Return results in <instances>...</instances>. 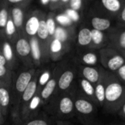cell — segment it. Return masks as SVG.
<instances>
[{
	"label": "cell",
	"instance_id": "6da1fadb",
	"mask_svg": "<svg viewBox=\"0 0 125 125\" xmlns=\"http://www.w3.org/2000/svg\"><path fill=\"white\" fill-rule=\"evenodd\" d=\"M125 103V86L114 73L109 72L103 108L107 113L118 114Z\"/></svg>",
	"mask_w": 125,
	"mask_h": 125
},
{
	"label": "cell",
	"instance_id": "7a4b0ae2",
	"mask_svg": "<svg viewBox=\"0 0 125 125\" xmlns=\"http://www.w3.org/2000/svg\"><path fill=\"white\" fill-rule=\"evenodd\" d=\"M76 89L54 95L49 103L46 105L48 112L59 120L73 118L75 114L74 94Z\"/></svg>",
	"mask_w": 125,
	"mask_h": 125
},
{
	"label": "cell",
	"instance_id": "3957f363",
	"mask_svg": "<svg viewBox=\"0 0 125 125\" xmlns=\"http://www.w3.org/2000/svg\"><path fill=\"white\" fill-rule=\"evenodd\" d=\"M37 70L34 68H26L21 70L17 76L15 77L12 87L10 90L11 94V103L13 107H21V100L22 95L34 75H35Z\"/></svg>",
	"mask_w": 125,
	"mask_h": 125
},
{
	"label": "cell",
	"instance_id": "277c9868",
	"mask_svg": "<svg viewBox=\"0 0 125 125\" xmlns=\"http://www.w3.org/2000/svg\"><path fill=\"white\" fill-rule=\"evenodd\" d=\"M100 62L103 67L108 72L116 73L125 64V58L117 50L112 48H105L99 51Z\"/></svg>",
	"mask_w": 125,
	"mask_h": 125
},
{
	"label": "cell",
	"instance_id": "5b68a950",
	"mask_svg": "<svg viewBox=\"0 0 125 125\" xmlns=\"http://www.w3.org/2000/svg\"><path fill=\"white\" fill-rule=\"evenodd\" d=\"M14 49L18 59L26 68H34L29 39L23 34H19L14 43ZM35 68V67H34Z\"/></svg>",
	"mask_w": 125,
	"mask_h": 125
},
{
	"label": "cell",
	"instance_id": "8992f818",
	"mask_svg": "<svg viewBox=\"0 0 125 125\" xmlns=\"http://www.w3.org/2000/svg\"><path fill=\"white\" fill-rule=\"evenodd\" d=\"M66 66L63 63H59L53 70L52 76L48 83L41 91V98L43 105L46 106L56 94L59 78Z\"/></svg>",
	"mask_w": 125,
	"mask_h": 125
},
{
	"label": "cell",
	"instance_id": "52a82bcc",
	"mask_svg": "<svg viewBox=\"0 0 125 125\" xmlns=\"http://www.w3.org/2000/svg\"><path fill=\"white\" fill-rule=\"evenodd\" d=\"M75 108L76 114L81 118H88L93 116L96 112V105L90 100L81 90H76L74 94Z\"/></svg>",
	"mask_w": 125,
	"mask_h": 125
},
{
	"label": "cell",
	"instance_id": "ba28073f",
	"mask_svg": "<svg viewBox=\"0 0 125 125\" xmlns=\"http://www.w3.org/2000/svg\"><path fill=\"white\" fill-rule=\"evenodd\" d=\"M46 17L47 14L45 12L42 13L40 27L37 34V37L39 40V43L41 48L42 53V63H46L50 60L49 55V48L50 45L52 41V38L51 37L47 25H46Z\"/></svg>",
	"mask_w": 125,
	"mask_h": 125
},
{
	"label": "cell",
	"instance_id": "9c48e42d",
	"mask_svg": "<svg viewBox=\"0 0 125 125\" xmlns=\"http://www.w3.org/2000/svg\"><path fill=\"white\" fill-rule=\"evenodd\" d=\"M41 71L37 70L35 75H34L32 80L31 81L30 83L29 84L28 87L23 92L21 100V107H20V112H21V117L22 122H24L26 119V114L28 111L29 104L30 103L32 98L34 97L37 92V83H38V78L40 75Z\"/></svg>",
	"mask_w": 125,
	"mask_h": 125
},
{
	"label": "cell",
	"instance_id": "30bf717a",
	"mask_svg": "<svg viewBox=\"0 0 125 125\" xmlns=\"http://www.w3.org/2000/svg\"><path fill=\"white\" fill-rule=\"evenodd\" d=\"M77 69L74 67H67L63 70L58 83L55 95L61 94L73 89V83L77 75Z\"/></svg>",
	"mask_w": 125,
	"mask_h": 125
},
{
	"label": "cell",
	"instance_id": "8fae6325",
	"mask_svg": "<svg viewBox=\"0 0 125 125\" xmlns=\"http://www.w3.org/2000/svg\"><path fill=\"white\" fill-rule=\"evenodd\" d=\"M42 13V11L35 10L31 11L29 14L26 15V18L24 23L23 33L29 39L32 37L37 36Z\"/></svg>",
	"mask_w": 125,
	"mask_h": 125
},
{
	"label": "cell",
	"instance_id": "7c38bea8",
	"mask_svg": "<svg viewBox=\"0 0 125 125\" xmlns=\"http://www.w3.org/2000/svg\"><path fill=\"white\" fill-rule=\"evenodd\" d=\"M1 35V52L5 57L7 67L12 71L15 70L18 66V59L15 54L14 47L11 45V42L7 38L5 34Z\"/></svg>",
	"mask_w": 125,
	"mask_h": 125
},
{
	"label": "cell",
	"instance_id": "4fadbf2b",
	"mask_svg": "<svg viewBox=\"0 0 125 125\" xmlns=\"http://www.w3.org/2000/svg\"><path fill=\"white\" fill-rule=\"evenodd\" d=\"M108 48H112L120 53L125 51V30L123 29H113L108 32Z\"/></svg>",
	"mask_w": 125,
	"mask_h": 125
},
{
	"label": "cell",
	"instance_id": "5bb4252c",
	"mask_svg": "<svg viewBox=\"0 0 125 125\" xmlns=\"http://www.w3.org/2000/svg\"><path fill=\"white\" fill-rule=\"evenodd\" d=\"M99 4L103 11V16L106 18H108V16L118 18L125 5V1L121 0H103L99 2Z\"/></svg>",
	"mask_w": 125,
	"mask_h": 125
},
{
	"label": "cell",
	"instance_id": "9a60e30c",
	"mask_svg": "<svg viewBox=\"0 0 125 125\" xmlns=\"http://www.w3.org/2000/svg\"><path fill=\"white\" fill-rule=\"evenodd\" d=\"M71 45L61 42L56 38H53L51 42L49 48L50 59L56 62L62 59V57L70 51Z\"/></svg>",
	"mask_w": 125,
	"mask_h": 125
},
{
	"label": "cell",
	"instance_id": "2e32d148",
	"mask_svg": "<svg viewBox=\"0 0 125 125\" xmlns=\"http://www.w3.org/2000/svg\"><path fill=\"white\" fill-rule=\"evenodd\" d=\"M15 79L14 73L7 67L4 56L0 53V86L11 89Z\"/></svg>",
	"mask_w": 125,
	"mask_h": 125
},
{
	"label": "cell",
	"instance_id": "e0dca14e",
	"mask_svg": "<svg viewBox=\"0 0 125 125\" xmlns=\"http://www.w3.org/2000/svg\"><path fill=\"white\" fill-rule=\"evenodd\" d=\"M109 72L102 67L101 77L98 83L96 84L95 87V95L97 105L100 107H104L105 100V89L107 86V82L108 80Z\"/></svg>",
	"mask_w": 125,
	"mask_h": 125
},
{
	"label": "cell",
	"instance_id": "ac0fdd59",
	"mask_svg": "<svg viewBox=\"0 0 125 125\" xmlns=\"http://www.w3.org/2000/svg\"><path fill=\"white\" fill-rule=\"evenodd\" d=\"M10 102V89L0 86V125H4L6 121Z\"/></svg>",
	"mask_w": 125,
	"mask_h": 125
},
{
	"label": "cell",
	"instance_id": "d6986e66",
	"mask_svg": "<svg viewBox=\"0 0 125 125\" xmlns=\"http://www.w3.org/2000/svg\"><path fill=\"white\" fill-rule=\"evenodd\" d=\"M78 71L81 75V78L86 79L95 86L100 79L102 67L97 68L95 67L79 65L78 67Z\"/></svg>",
	"mask_w": 125,
	"mask_h": 125
},
{
	"label": "cell",
	"instance_id": "ffe728a7",
	"mask_svg": "<svg viewBox=\"0 0 125 125\" xmlns=\"http://www.w3.org/2000/svg\"><path fill=\"white\" fill-rule=\"evenodd\" d=\"M26 10L27 8H23L17 6H12L10 10V13L17 28L18 34L23 33L24 23L26 18Z\"/></svg>",
	"mask_w": 125,
	"mask_h": 125
},
{
	"label": "cell",
	"instance_id": "44dd1931",
	"mask_svg": "<svg viewBox=\"0 0 125 125\" xmlns=\"http://www.w3.org/2000/svg\"><path fill=\"white\" fill-rule=\"evenodd\" d=\"M89 18V23L92 26V29H96L105 32L109 31L112 26V22L110 18L102 15L92 14Z\"/></svg>",
	"mask_w": 125,
	"mask_h": 125
},
{
	"label": "cell",
	"instance_id": "7402d4cb",
	"mask_svg": "<svg viewBox=\"0 0 125 125\" xmlns=\"http://www.w3.org/2000/svg\"><path fill=\"white\" fill-rule=\"evenodd\" d=\"M92 40L89 47V50H101L108 47V34L96 29H92Z\"/></svg>",
	"mask_w": 125,
	"mask_h": 125
},
{
	"label": "cell",
	"instance_id": "603a6c76",
	"mask_svg": "<svg viewBox=\"0 0 125 125\" xmlns=\"http://www.w3.org/2000/svg\"><path fill=\"white\" fill-rule=\"evenodd\" d=\"M92 29L87 26L81 27L79 31L77 34L76 42L78 46L81 49H86L89 50V47L92 44Z\"/></svg>",
	"mask_w": 125,
	"mask_h": 125
},
{
	"label": "cell",
	"instance_id": "cb8c5ba5",
	"mask_svg": "<svg viewBox=\"0 0 125 125\" xmlns=\"http://www.w3.org/2000/svg\"><path fill=\"white\" fill-rule=\"evenodd\" d=\"M75 27L74 28H65L62 27L61 26H57L54 38H56L59 40L61 42L69 44L71 45V43L74 40V39H76L75 32Z\"/></svg>",
	"mask_w": 125,
	"mask_h": 125
},
{
	"label": "cell",
	"instance_id": "d4e9b609",
	"mask_svg": "<svg viewBox=\"0 0 125 125\" xmlns=\"http://www.w3.org/2000/svg\"><path fill=\"white\" fill-rule=\"evenodd\" d=\"M31 51V59L33 65L34 67H39L42 64V53L41 48L39 43V40L37 36L32 37L29 39Z\"/></svg>",
	"mask_w": 125,
	"mask_h": 125
},
{
	"label": "cell",
	"instance_id": "484cf974",
	"mask_svg": "<svg viewBox=\"0 0 125 125\" xmlns=\"http://www.w3.org/2000/svg\"><path fill=\"white\" fill-rule=\"evenodd\" d=\"M77 59L80 65L88 67H95L100 60L99 54L97 55V53L92 50L86 51L79 53Z\"/></svg>",
	"mask_w": 125,
	"mask_h": 125
},
{
	"label": "cell",
	"instance_id": "4316f807",
	"mask_svg": "<svg viewBox=\"0 0 125 125\" xmlns=\"http://www.w3.org/2000/svg\"><path fill=\"white\" fill-rule=\"evenodd\" d=\"M41 105H43L42 100L41 98V91L37 90L36 94L34 95V97L32 98L30 103L29 104L26 121H27L30 119L37 117Z\"/></svg>",
	"mask_w": 125,
	"mask_h": 125
},
{
	"label": "cell",
	"instance_id": "83f0119b",
	"mask_svg": "<svg viewBox=\"0 0 125 125\" xmlns=\"http://www.w3.org/2000/svg\"><path fill=\"white\" fill-rule=\"evenodd\" d=\"M78 83L81 88V91L90 100H92L97 106V102L96 100V95H95V87L89 81H86V79L83 78H80L78 81Z\"/></svg>",
	"mask_w": 125,
	"mask_h": 125
},
{
	"label": "cell",
	"instance_id": "f1b7e54d",
	"mask_svg": "<svg viewBox=\"0 0 125 125\" xmlns=\"http://www.w3.org/2000/svg\"><path fill=\"white\" fill-rule=\"evenodd\" d=\"M10 4L7 1H2L1 4L0 10V27H1V34H4L6 26L10 16Z\"/></svg>",
	"mask_w": 125,
	"mask_h": 125
},
{
	"label": "cell",
	"instance_id": "f546056e",
	"mask_svg": "<svg viewBox=\"0 0 125 125\" xmlns=\"http://www.w3.org/2000/svg\"><path fill=\"white\" fill-rule=\"evenodd\" d=\"M4 34L7 37V38L12 43L14 44L16 39L18 37V32L17 30V28L12 21V16L10 13V16H9V19L6 26V29H5V31H4Z\"/></svg>",
	"mask_w": 125,
	"mask_h": 125
},
{
	"label": "cell",
	"instance_id": "4dcf8cb0",
	"mask_svg": "<svg viewBox=\"0 0 125 125\" xmlns=\"http://www.w3.org/2000/svg\"><path fill=\"white\" fill-rule=\"evenodd\" d=\"M56 13L53 12H49L47 14V17H46V25H47V28L49 32V34L51 36V37L52 39L54 38V35H55V32L57 28L56 26Z\"/></svg>",
	"mask_w": 125,
	"mask_h": 125
},
{
	"label": "cell",
	"instance_id": "1f68e13d",
	"mask_svg": "<svg viewBox=\"0 0 125 125\" xmlns=\"http://www.w3.org/2000/svg\"><path fill=\"white\" fill-rule=\"evenodd\" d=\"M53 71L50 69H45L43 71H41L40 75L38 78V83H37V90L42 91L45 86L48 83L52 76Z\"/></svg>",
	"mask_w": 125,
	"mask_h": 125
},
{
	"label": "cell",
	"instance_id": "d6a6232c",
	"mask_svg": "<svg viewBox=\"0 0 125 125\" xmlns=\"http://www.w3.org/2000/svg\"><path fill=\"white\" fill-rule=\"evenodd\" d=\"M56 21L59 26H61L62 27H65V28L75 27V23L72 21V20L62 12L61 13H59V15H56Z\"/></svg>",
	"mask_w": 125,
	"mask_h": 125
},
{
	"label": "cell",
	"instance_id": "836d02e7",
	"mask_svg": "<svg viewBox=\"0 0 125 125\" xmlns=\"http://www.w3.org/2000/svg\"><path fill=\"white\" fill-rule=\"evenodd\" d=\"M21 125H52V123L45 118L35 117L23 122Z\"/></svg>",
	"mask_w": 125,
	"mask_h": 125
},
{
	"label": "cell",
	"instance_id": "e575fe53",
	"mask_svg": "<svg viewBox=\"0 0 125 125\" xmlns=\"http://www.w3.org/2000/svg\"><path fill=\"white\" fill-rule=\"evenodd\" d=\"M85 3L86 1L83 0H70L67 8L72 9L79 12L84 8Z\"/></svg>",
	"mask_w": 125,
	"mask_h": 125
},
{
	"label": "cell",
	"instance_id": "d590c367",
	"mask_svg": "<svg viewBox=\"0 0 125 125\" xmlns=\"http://www.w3.org/2000/svg\"><path fill=\"white\" fill-rule=\"evenodd\" d=\"M62 12H64L65 15H67L72 20V21L74 23H76L79 22L80 20H81L80 13L78 12L75 11V10H73L70 9V8H67V9L64 10L62 11Z\"/></svg>",
	"mask_w": 125,
	"mask_h": 125
},
{
	"label": "cell",
	"instance_id": "8d00e7d4",
	"mask_svg": "<svg viewBox=\"0 0 125 125\" xmlns=\"http://www.w3.org/2000/svg\"><path fill=\"white\" fill-rule=\"evenodd\" d=\"M7 1L10 5L21 7L23 8H28L30 3L31 2V1L30 0H7Z\"/></svg>",
	"mask_w": 125,
	"mask_h": 125
},
{
	"label": "cell",
	"instance_id": "74e56055",
	"mask_svg": "<svg viewBox=\"0 0 125 125\" xmlns=\"http://www.w3.org/2000/svg\"><path fill=\"white\" fill-rule=\"evenodd\" d=\"M115 75L122 83L125 84V64L115 73Z\"/></svg>",
	"mask_w": 125,
	"mask_h": 125
},
{
	"label": "cell",
	"instance_id": "f35d334b",
	"mask_svg": "<svg viewBox=\"0 0 125 125\" xmlns=\"http://www.w3.org/2000/svg\"><path fill=\"white\" fill-rule=\"evenodd\" d=\"M117 21L121 26H125V5L124 6L123 9L122 10L120 14L119 15L117 18Z\"/></svg>",
	"mask_w": 125,
	"mask_h": 125
},
{
	"label": "cell",
	"instance_id": "ab89813d",
	"mask_svg": "<svg viewBox=\"0 0 125 125\" xmlns=\"http://www.w3.org/2000/svg\"><path fill=\"white\" fill-rule=\"evenodd\" d=\"M118 114L122 119L125 120V104L122 105V107L121 108V109L119 110V111L118 112Z\"/></svg>",
	"mask_w": 125,
	"mask_h": 125
},
{
	"label": "cell",
	"instance_id": "60d3db41",
	"mask_svg": "<svg viewBox=\"0 0 125 125\" xmlns=\"http://www.w3.org/2000/svg\"><path fill=\"white\" fill-rule=\"evenodd\" d=\"M50 2H51V0H41V1H40V3L42 6L48 7V6L50 4Z\"/></svg>",
	"mask_w": 125,
	"mask_h": 125
},
{
	"label": "cell",
	"instance_id": "b9f144b4",
	"mask_svg": "<svg viewBox=\"0 0 125 125\" xmlns=\"http://www.w3.org/2000/svg\"><path fill=\"white\" fill-rule=\"evenodd\" d=\"M54 125H72L70 122H63V121H59L55 123Z\"/></svg>",
	"mask_w": 125,
	"mask_h": 125
},
{
	"label": "cell",
	"instance_id": "7bdbcfd3",
	"mask_svg": "<svg viewBox=\"0 0 125 125\" xmlns=\"http://www.w3.org/2000/svg\"><path fill=\"white\" fill-rule=\"evenodd\" d=\"M122 54L123 55V56L125 58V51H124V52H122Z\"/></svg>",
	"mask_w": 125,
	"mask_h": 125
},
{
	"label": "cell",
	"instance_id": "ee69618b",
	"mask_svg": "<svg viewBox=\"0 0 125 125\" xmlns=\"http://www.w3.org/2000/svg\"><path fill=\"white\" fill-rule=\"evenodd\" d=\"M125 125V124H121V125Z\"/></svg>",
	"mask_w": 125,
	"mask_h": 125
}]
</instances>
